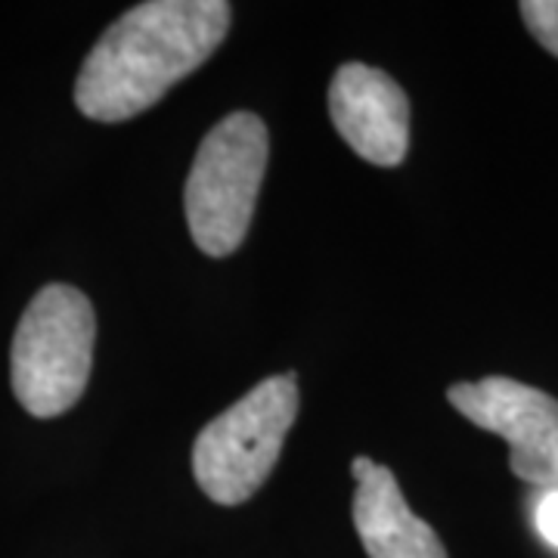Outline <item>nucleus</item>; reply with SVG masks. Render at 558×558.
Masks as SVG:
<instances>
[{
    "label": "nucleus",
    "mask_w": 558,
    "mask_h": 558,
    "mask_svg": "<svg viewBox=\"0 0 558 558\" xmlns=\"http://www.w3.org/2000/svg\"><path fill=\"white\" fill-rule=\"evenodd\" d=\"M94 339L97 319L84 292L53 282L32 299L10 351L13 391L32 416H62L78 403L94 366Z\"/></svg>",
    "instance_id": "obj_2"
},
{
    "label": "nucleus",
    "mask_w": 558,
    "mask_h": 558,
    "mask_svg": "<svg viewBox=\"0 0 558 558\" xmlns=\"http://www.w3.org/2000/svg\"><path fill=\"white\" fill-rule=\"evenodd\" d=\"M537 531L558 549V490H549L537 502Z\"/></svg>",
    "instance_id": "obj_9"
},
{
    "label": "nucleus",
    "mask_w": 558,
    "mask_h": 558,
    "mask_svg": "<svg viewBox=\"0 0 558 558\" xmlns=\"http://www.w3.org/2000/svg\"><path fill=\"white\" fill-rule=\"evenodd\" d=\"M519 10L539 47L558 57V0H524Z\"/></svg>",
    "instance_id": "obj_8"
},
{
    "label": "nucleus",
    "mask_w": 558,
    "mask_h": 558,
    "mask_svg": "<svg viewBox=\"0 0 558 558\" xmlns=\"http://www.w3.org/2000/svg\"><path fill=\"white\" fill-rule=\"evenodd\" d=\"M295 416L299 381L289 373L264 379L211 418L193 444V475L202 494L220 506L255 497L270 478Z\"/></svg>",
    "instance_id": "obj_4"
},
{
    "label": "nucleus",
    "mask_w": 558,
    "mask_h": 558,
    "mask_svg": "<svg viewBox=\"0 0 558 558\" xmlns=\"http://www.w3.org/2000/svg\"><path fill=\"white\" fill-rule=\"evenodd\" d=\"M351 472L357 481L351 509L354 527L369 558H447L435 527L407 506L391 469L357 457Z\"/></svg>",
    "instance_id": "obj_7"
},
{
    "label": "nucleus",
    "mask_w": 558,
    "mask_h": 558,
    "mask_svg": "<svg viewBox=\"0 0 558 558\" xmlns=\"http://www.w3.org/2000/svg\"><path fill=\"white\" fill-rule=\"evenodd\" d=\"M223 0H149L109 25L75 81V102L94 121L137 119L218 50L230 28Z\"/></svg>",
    "instance_id": "obj_1"
},
{
    "label": "nucleus",
    "mask_w": 558,
    "mask_h": 558,
    "mask_svg": "<svg viewBox=\"0 0 558 558\" xmlns=\"http://www.w3.org/2000/svg\"><path fill=\"white\" fill-rule=\"evenodd\" d=\"M459 416L509 444V469L531 484H558V400L534 385L490 376L450 385Z\"/></svg>",
    "instance_id": "obj_5"
},
{
    "label": "nucleus",
    "mask_w": 558,
    "mask_h": 558,
    "mask_svg": "<svg viewBox=\"0 0 558 558\" xmlns=\"http://www.w3.org/2000/svg\"><path fill=\"white\" fill-rule=\"evenodd\" d=\"M270 137L255 112H233L202 140L183 186L193 242L208 258H227L245 242L267 171Z\"/></svg>",
    "instance_id": "obj_3"
},
{
    "label": "nucleus",
    "mask_w": 558,
    "mask_h": 558,
    "mask_svg": "<svg viewBox=\"0 0 558 558\" xmlns=\"http://www.w3.org/2000/svg\"><path fill=\"white\" fill-rule=\"evenodd\" d=\"M329 119L360 159L398 168L410 149V100L388 72L348 62L329 84Z\"/></svg>",
    "instance_id": "obj_6"
}]
</instances>
